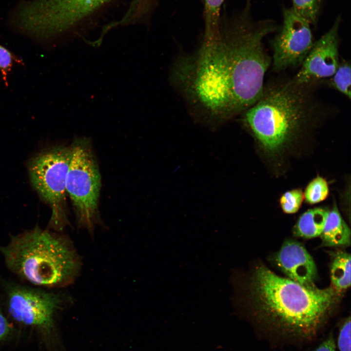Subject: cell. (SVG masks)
<instances>
[{"mask_svg": "<svg viewBox=\"0 0 351 351\" xmlns=\"http://www.w3.org/2000/svg\"><path fill=\"white\" fill-rule=\"evenodd\" d=\"M252 0L231 16H221L217 29L204 33L194 52L173 63L170 81L192 117L217 127L240 115L260 98L272 58L264 39L279 26L271 19L254 20Z\"/></svg>", "mask_w": 351, "mask_h": 351, "instance_id": "cell-1", "label": "cell"}, {"mask_svg": "<svg viewBox=\"0 0 351 351\" xmlns=\"http://www.w3.org/2000/svg\"><path fill=\"white\" fill-rule=\"evenodd\" d=\"M237 304L241 315L261 336L275 344L314 341L335 312L341 294L331 285L304 287L254 261L238 277Z\"/></svg>", "mask_w": 351, "mask_h": 351, "instance_id": "cell-2", "label": "cell"}, {"mask_svg": "<svg viewBox=\"0 0 351 351\" xmlns=\"http://www.w3.org/2000/svg\"><path fill=\"white\" fill-rule=\"evenodd\" d=\"M320 86L299 84L285 76L274 77L265 83L259 99L240 115L241 120L266 152L275 153L337 113L335 106L317 96Z\"/></svg>", "mask_w": 351, "mask_h": 351, "instance_id": "cell-3", "label": "cell"}, {"mask_svg": "<svg viewBox=\"0 0 351 351\" xmlns=\"http://www.w3.org/2000/svg\"><path fill=\"white\" fill-rule=\"evenodd\" d=\"M7 268L20 279L35 286L60 288L78 275L81 261L65 235L37 227L12 235L0 246Z\"/></svg>", "mask_w": 351, "mask_h": 351, "instance_id": "cell-4", "label": "cell"}, {"mask_svg": "<svg viewBox=\"0 0 351 351\" xmlns=\"http://www.w3.org/2000/svg\"><path fill=\"white\" fill-rule=\"evenodd\" d=\"M110 0H34L18 10L15 23L20 31L49 39L73 29Z\"/></svg>", "mask_w": 351, "mask_h": 351, "instance_id": "cell-5", "label": "cell"}, {"mask_svg": "<svg viewBox=\"0 0 351 351\" xmlns=\"http://www.w3.org/2000/svg\"><path fill=\"white\" fill-rule=\"evenodd\" d=\"M71 148L66 193L72 202L78 226L92 234L98 218L101 176L89 140L77 139Z\"/></svg>", "mask_w": 351, "mask_h": 351, "instance_id": "cell-6", "label": "cell"}, {"mask_svg": "<svg viewBox=\"0 0 351 351\" xmlns=\"http://www.w3.org/2000/svg\"><path fill=\"white\" fill-rule=\"evenodd\" d=\"M71 156V147H54L35 156L28 167L32 185L51 207L50 228L58 232H61L68 223L65 201Z\"/></svg>", "mask_w": 351, "mask_h": 351, "instance_id": "cell-7", "label": "cell"}, {"mask_svg": "<svg viewBox=\"0 0 351 351\" xmlns=\"http://www.w3.org/2000/svg\"><path fill=\"white\" fill-rule=\"evenodd\" d=\"M4 285L6 307L11 318L20 325L50 332L55 315L64 303L62 294L12 283Z\"/></svg>", "mask_w": 351, "mask_h": 351, "instance_id": "cell-8", "label": "cell"}, {"mask_svg": "<svg viewBox=\"0 0 351 351\" xmlns=\"http://www.w3.org/2000/svg\"><path fill=\"white\" fill-rule=\"evenodd\" d=\"M283 22L271 41L272 70L280 74L300 66L314 40L311 24L292 8L283 7Z\"/></svg>", "mask_w": 351, "mask_h": 351, "instance_id": "cell-9", "label": "cell"}, {"mask_svg": "<svg viewBox=\"0 0 351 351\" xmlns=\"http://www.w3.org/2000/svg\"><path fill=\"white\" fill-rule=\"evenodd\" d=\"M341 16H338L332 27L314 43L300 69L292 77L296 83L321 85L336 71L340 62L339 30Z\"/></svg>", "mask_w": 351, "mask_h": 351, "instance_id": "cell-10", "label": "cell"}, {"mask_svg": "<svg viewBox=\"0 0 351 351\" xmlns=\"http://www.w3.org/2000/svg\"><path fill=\"white\" fill-rule=\"evenodd\" d=\"M275 262L291 280L307 288H314L317 268L313 258L297 241L288 240L275 256Z\"/></svg>", "mask_w": 351, "mask_h": 351, "instance_id": "cell-11", "label": "cell"}, {"mask_svg": "<svg viewBox=\"0 0 351 351\" xmlns=\"http://www.w3.org/2000/svg\"><path fill=\"white\" fill-rule=\"evenodd\" d=\"M320 236L324 246L344 247L351 245V230L336 205L329 212Z\"/></svg>", "mask_w": 351, "mask_h": 351, "instance_id": "cell-12", "label": "cell"}, {"mask_svg": "<svg viewBox=\"0 0 351 351\" xmlns=\"http://www.w3.org/2000/svg\"><path fill=\"white\" fill-rule=\"evenodd\" d=\"M329 212L324 208H314L304 213L299 217L294 226V235L307 239L320 236Z\"/></svg>", "mask_w": 351, "mask_h": 351, "instance_id": "cell-13", "label": "cell"}, {"mask_svg": "<svg viewBox=\"0 0 351 351\" xmlns=\"http://www.w3.org/2000/svg\"><path fill=\"white\" fill-rule=\"evenodd\" d=\"M331 257V286L342 294L351 286V254L338 251L332 253Z\"/></svg>", "mask_w": 351, "mask_h": 351, "instance_id": "cell-14", "label": "cell"}, {"mask_svg": "<svg viewBox=\"0 0 351 351\" xmlns=\"http://www.w3.org/2000/svg\"><path fill=\"white\" fill-rule=\"evenodd\" d=\"M351 69L350 61L341 59L334 74L321 81L322 86L335 90L347 98H351Z\"/></svg>", "mask_w": 351, "mask_h": 351, "instance_id": "cell-15", "label": "cell"}, {"mask_svg": "<svg viewBox=\"0 0 351 351\" xmlns=\"http://www.w3.org/2000/svg\"><path fill=\"white\" fill-rule=\"evenodd\" d=\"M324 0H292V8L298 15L315 26Z\"/></svg>", "mask_w": 351, "mask_h": 351, "instance_id": "cell-16", "label": "cell"}, {"mask_svg": "<svg viewBox=\"0 0 351 351\" xmlns=\"http://www.w3.org/2000/svg\"><path fill=\"white\" fill-rule=\"evenodd\" d=\"M204 4V32L214 30L218 27L222 4L226 0H203Z\"/></svg>", "mask_w": 351, "mask_h": 351, "instance_id": "cell-17", "label": "cell"}, {"mask_svg": "<svg viewBox=\"0 0 351 351\" xmlns=\"http://www.w3.org/2000/svg\"><path fill=\"white\" fill-rule=\"evenodd\" d=\"M329 194V187L326 180L318 176L307 185L304 197L311 204H316L325 199Z\"/></svg>", "mask_w": 351, "mask_h": 351, "instance_id": "cell-18", "label": "cell"}, {"mask_svg": "<svg viewBox=\"0 0 351 351\" xmlns=\"http://www.w3.org/2000/svg\"><path fill=\"white\" fill-rule=\"evenodd\" d=\"M304 199L301 190L296 189L285 192L280 199L283 211L288 214L297 212L301 207Z\"/></svg>", "mask_w": 351, "mask_h": 351, "instance_id": "cell-19", "label": "cell"}, {"mask_svg": "<svg viewBox=\"0 0 351 351\" xmlns=\"http://www.w3.org/2000/svg\"><path fill=\"white\" fill-rule=\"evenodd\" d=\"M338 333L335 342L338 351H351V317L341 319L338 324Z\"/></svg>", "mask_w": 351, "mask_h": 351, "instance_id": "cell-20", "label": "cell"}, {"mask_svg": "<svg viewBox=\"0 0 351 351\" xmlns=\"http://www.w3.org/2000/svg\"><path fill=\"white\" fill-rule=\"evenodd\" d=\"M15 62L21 63V61L11 51L0 44V71L6 86L8 85V75Z\"/></svg>", "mask_w": 351, "mask_h": 351, "instance_id": "cell-21", "label": "cell"}, {"mask_svg": "<svg viewBox=\"0 0 351 351\" xmlns=\"http://www.w3.org/2000/svg\"><path fill=\"white\" fill-rule=\"evenodd\" d=\"M311 351H337L333 332H331L326 339Z\"/></svg>", "mask_w": 351, "mask_h": 351, "instance_id": "cell-22", "label": "cell"}, {"mask_svg": "<svg viewBox=\"0 0 351 351\" xmlns=\"http://www.w3.org/2000/svg\"><path fill=\"white\" fill-rule=\"evenodd\" d=\"M11 331L10 325L0 308V341L7 337Z\"/></svg>", "mask_w": 351, "mask_h": 351, "instance_id": "cell-23", "label": "cell"}]
</instances>
